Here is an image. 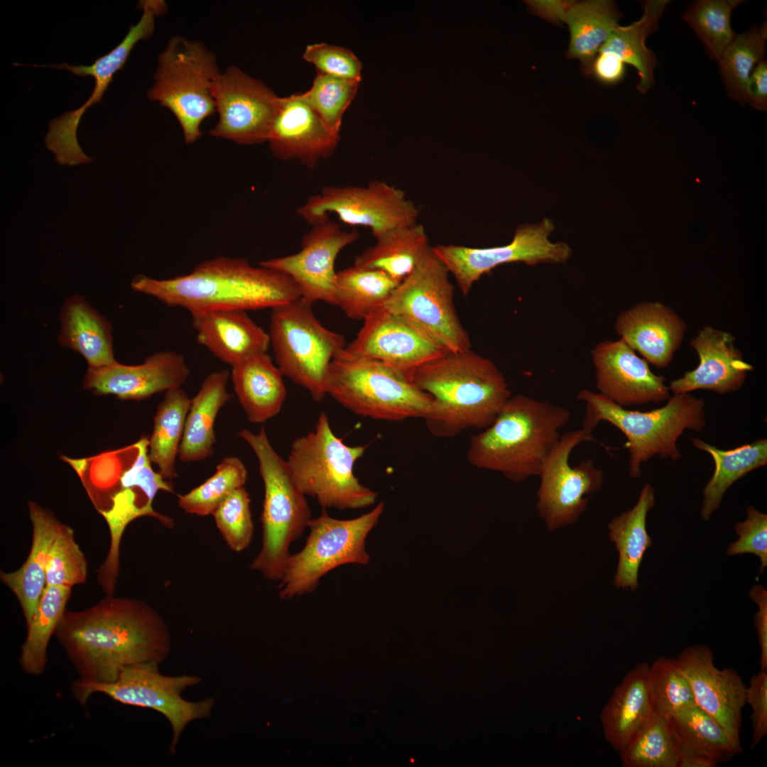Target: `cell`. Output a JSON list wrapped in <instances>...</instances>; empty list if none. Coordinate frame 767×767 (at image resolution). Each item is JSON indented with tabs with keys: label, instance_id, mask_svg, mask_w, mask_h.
Wrapping results in <instances>:
<instances>
[{
	"label": "cell",
	"instance_id": "22",
	"mask_svg": "<svg viewBox=\"0 0 767 767\" xmlns=\"http://www.w3.org/2000/svg\"><path fill=\"white\" fill-rule=\"evenodd\" d=\"M677 660L690 684L695 704L741 744L746 686L740 675L731 668H717L713 651L705 645L685 648Z\"/></svg>",
	"mask_w": 767,
	"mask_h": 767
},
{
	"label": "cell",
	"instance_id": "40",
	"mask_svg": "<svg viewBox=\"0 0 767 767\" xmlns=\"http://www.w3.org/2000/svg\"><path fill=\"white\" fill-rule=\"evenodd\" d=\"M400 283L384 272L353 265L337 272L335 299L352 320H364L381 308Z\"/></svg>",
	"mask_w": 767,
	"mask_h": 767
},
{
	"label": "cell",
	"instance_id": "32",
	"mask_svg": "<svg viewBox=\"0 0 767 767\" xmlns=\"http://www.w3.org/2000/svg\"><path fill=\"white\" fill-rule=\"evenodd\" d=\"M229 376V372L224 369L209 374L191 398L178 454L182 462L201 461L212 455L216 417L232 398L227 391Z\"/></svg>",
	"mask_w": 767,
	"mask_h": 767
},
{
	"label": "cell",
	"instance_id": "2",
	"mask_svg": "<svg viewBox=\"0 0 767 767\" xmlns=\"http://www.w3.org/2000/svg\"><path fill=\"white\" fill-rule=\"evenodd\" d=\"M136 292L190 313L212 310L273 308L301 297L294 281L278 271L252 266L241 258L217 256L191 272L167 279L139 274L131 282Z\"/></svg>",
	"mask_w": 767,
	"mask_h": 767
},
{
	"label": "cell",
	"instance_id": "4",
	"mask_svg": "<svg viewBox=\"0 0 767 767\" xmlns=\"http://www.w3.org/2000/svg\"><path fill=\"white\" fill-rule=\"evenodd\" d=\"M570 418L562 406L523 394L511 396L494 421L471 437L467 460L514 482L538 476Z\"/></svg>",
	"mask_w": 767,
	"mask_h": 767
},
{
	"label": "cell",
	"instance_id": "42",
	"mask_svg": "<svg viewBox=\"0 0 767 767\" xmlns=\"http://www.w3.org/2000/svg\"><path fill=\"white\" fill-rule=\"evenodd\" d=\"M619 754L623 767H677L679 743L670 719L654 712Z\"/></svg>",
	"mask_w": 767,
	"mask_h": 767
},
{
	"label": "cell",
	"instance_id": "53",
	"mask_svg": "<svg viewBox=\"0 0 767 767\" xmlns=\"http://www.w3.org/2000/svg\"><path fill=\"white\" fill-rule=\"evenodd\" d=\"M745 702L752 709L750 716L752 725L751 749L754 748L767 734V670H761L754 675L746 687Z\"/></svg>",
	"mask_w": 767,
	"mask_h": 767
},
{
	"label": "cell",
	"instance_id": "27",
	"mask_svg": "<svg viewBox=\"0 0 767 767\" xmlns=\"http://www.w3.org/2000/svg\"><path fill=\"white\" fill-rule=\"evenodd\" d=\"M190 315L197 342L232 367L268 349L269 334L246 311L212 310Z\"/></svg>",
	"mask_w": 767,
	"mask_h": 767
},
{
	"label": "cell",
	"instance_id": "8",
	"mask_svg": "<svg viewBox=\"0 0 767 767\" xmlns=\"http://www.w3.org/2000/svg\"><path fill=\"white\" fill-rule=\"evenodd\" d=\"M326 394L358 415L386 421L424 419L432 403L406 375L344 349L331 361Z\"/></svg>",
	"mask_w": 767,
	"mask_h": 767
},
{
	"label": "cell",
	"instance_id": "58",
	"mask_svg": "<svg viewBox=\"0 0 767 767\" xmlns=\"http://www.w3.org/2000/svg\"><path fill=\"white\" fill-rule=\"evenodd\" d=\"M718 763L714 759L679 746L677 767H716Z\"/></svg>",
	"mask_w": 767,
	"mask_h": 767
},
{
	"label": "cell",
	"instance_id": "29",
	"mask_svg": "<svg viewBox=\"0 0 767 767\" xmlns=\"http://www.w3.org/2000/svg\"><path fill=\"white\" fill-rule=\"evenodd\" d=\"M33 539L26 562L17 570L0 573L1 581L14 593L26 626L31 621L46 587V567L50 548L62 524L50 510L29 501Z\"/></svg>",
	"mask_w": 767,
	"mask_h": 767
},
{
	"label": "cell",
	"instance_id": "44",
	"mask_svg": "<svg viewBox=\"0 0 767 767\" xmlns=\"http://www.w3.org/2000/svg\"><path fill=\"white\" fill-rule=\"evenodd\" d=\"M99 513L107 523L111 539L106 559L97 571V582L107 595H114L119 572L120 543L129 523L144 516L154 517L167 527H170L173 521L155 511L153 506L139 503L136 496L116 499Z\"/></svg>",
	"mask_w": 767,
	"mask_h": 767
},
{
	"label": "cell",
	"instance_id": "49",
	"mask_svg": "<svg viewBox=\"0 0 767 767\" xmlns=\"http://www.w3.org/2000/svg\"><path fill=\"white\" fill-rule=\"evenodd\" d=\"M87 577L85 557L70 526L62 523L50 548L46 567V586L72 587Z\"/></svg>",
	"mask_w": 767,
	"mask_h": 767
},
{
	"label": "cell",
	"instance_id": "15",
	"mask_svg": "<svg viewBox=\"0 0 767 767\" xmlns=\"http://www.w3.org/2000/svg\"><path fill=\"white\" fill-rule=\"evenodd\" d=\"M592 433L582 428L561 435L542 466L536 508L550 531L576 523L587 506L586 496L604 484V472L592 459L574 466L569 462L575 447L595 441Z\"/></svg>",
	"mask_w": 767,
	"mask_h": 767
},
{
	"label": "cell",
	"instance_id": "48",
	"mask_svg": "<svg viewBox=\"0 0 767 767\" xmlns=\"http://www.w3.org/2000/svg\"><path fill=\"white\" fill-rule=\"evenodd\" d=\"M359 82L317 72L311 87L303 94L324 122L340 133L344 113L354 99Z\"/></svg>",
	"mask_w": 767,
	"mask_h": 767
},
{
	"label": "cell",
	"instance_id": "46",
	"mask_svg": "<svg viewBox=\"0 0 767 767\" xmlns=\"http://www.w3.org/2000/svg\"><path fill=\"white\" fill-rule=\"evenodd\" d=\"M740 0H700L694 2L682 15L703 42L712 59L719 60L736 34L730 25L732 10Z\"/></svg>",
	"mask_w": 767,
	"mask_h": 767
},
{
	"label": "cell",
	"instance_id": "20",
	"mask_svg": "<svg viewBox=\"0 0 767 767\" xmlns=\"http://www.w3.org/2000/svg\"><path fill=\"white\" fill-rule=\"evenodd\" d=\"M345 351L375 360L402 373L410 374L423 364L447 353L409 320L383 306L364 320V325Z\"/></svg>",
	"mask_w": 767,
	"mask_h": 767
},
{
	"label": "cell",
	"instance_id": "25",
	"mask_svg": "<svg viewBox=\"0 0 767 767\" xmlns=\"http://www.w3.org/2000/svg\"><path fill=\"white\" fill-rule=\"evenodd\" d=\"M735 337L729 332L712 326L698 330L690 344L698 355L696 368L672 380L673 393L709 390L726 394L739 390L754 366L744 359L742 352L734 345Z\"/></svg>",
	"mask_w": 767,
	"mask_h": 767
},
{
	"label": "cell",
	"instance_id": "55",
	"mask_svg": "<svg viewBox=\"0 0 767 767\" xmlns=\"http://www.w3.org/2000/svg\"><path fill=\"white\" fill-rule=\"evenodd\" d=\"M746 102L754 108L766 111L767 109V62L761 60L753 69L747 84Z\"/></svg>",
	"mask_w": 767,
	"mask_h": 767
},
{
	"label": "cell",
	"instance_id": "14",
	"mask_svg": "<svg viewBox=\"0 0 767 767\" xmlns=\"http://www.w3.org/2000/svg\"><path fill=\"white\" fill-rule=\"evenodd\" d=\"M295 214L311 226L334 214L343 223L370 228L376 238L388 230L417 224L419 210L403 190L374 180L365 186H325Z\"/></svg>",
	"mask_w": 767,
	"mask_h": 767
},
{
	"label": "cell",
	"instance_id": "47",
	"mask_svg": "<svg viewBox=\"0 0 767 767\" xmlns=\"http://www.w3.org/2000/svg\"><path fill=\"white\" fill-rule=\"evenodd\" d=\"M649 683L656 713L671 718L695 704L690 684L677 659L659 656L649 666Z\"/></svg>",
	"mask_w": 767,
	"mask_h": 767
},
{
	"label": "cell",
	"instance_id": "5",
	"mask_svg": "<svg viewBox=\"0 0 767 767\" xmlns=\"http://www.w3.org/2000/svg\"><path fill=\"white\" fill-rule=\"evenodd\" d=\"M577 398L585 405L583 428L593 433L606 421L624 434L633 479L641 477L642 464L655 455L679 459V437L685 430L700 431L706 423L704 400L690 393H673L663 406L644 412L626 409L588 389L581 390Z\"/></svg>",
	"mask_w": 767,
	"mask_h": 767
},
{
	"label": "cell",
	"instance_id": "26",
	"mask_svg": "<svg viewBox=\"0 0 767 767\" xmlns=\"http://www.w3.org/2000/svg\"><path fill=\"white\" fill-rule=\"evenodd\" d=\"M614 329L648 363L662 369L671 363L681 347L687 325L670 306L646 300L620 312Z\"/></svg>",
	"mask_w": 767,
	"mask_h": 767
},
{
	"label": "cell",
	"instance_id": "39",
	"mask_svg": "<svg viewBox=\"0 0 767 767\" xmlns=\"http://www.w3.org/2000/svg\"><path fill=\"white\" fill-rule=\"evenodd\" d=\"M71 589L65 586L45 587L27 625V635L19 655V664L26 674L38 676L43 673L48 643L66 611Z\"/></svg>",
	"mask_w": 767,
	"mask_h": 767
},
{
	"label": "cell",
	"instance_id": "35",
	"mask_svg": "<svg viewBox=\"0 0 767 767\" xmlns=\"http://www.w3.org/2000/svg\"><path fill=\"white\" fill-rule=\"evenodd\" d=\"M698 449L708 452L714 462V471L703 489L701 516L708 521L719 508L727 489L748 473L767 464V439L762 438L724 450L691 437Z\"/></svg>",
	"mask_w": 767,
	"mask_h": 767
},
{
	"label": "cell",
	"instance_id": "6",
	"mask_svg": "<svg viewBox=\"0 0 767 767\" xmlns=\"http://www.w3.org/2000/svg\"><path fill=\"white\" fill-rule=\"evenodd\" d=\"M239 435L255 453L264 485L262 545L250 569L269 580L280 581L291 543L301 536L312 518L310 508L287 461L275 451L264 428L258 433L244 429Z\"/></svg>",
	"mask_w": 767,
	"mask_h": 767
},
{
	"label": "cell",
	"instance_id": "3",
	"mask_svg": "<svg viewBox=\"0 0 767 767\" xmlns=\"http://www.w3.org/2000/svg\"><path fill=\"white\" fill-rule=\"evenodd\" d=\"M409 379L432 403L423 419L429 432L450 438L470 428L485 429L511 398L502 372L473 351L450 353L416 368Z\"/></svg>",
	"mask_w": 767,
	"mask_h": 767
},
{
	"label": "cell",
	"instance_id": "30",
	"mask_svg": "<svg viewBox=\"0 0 767 767\" xmlns=\"http://www.w3.org/2000/svg\"><path fill=\"white\" fill-rule=\"evenodd\" d=\"M60 346L80 354L88 368L117 361L114 355L112 325L81 295L67 297L59 312Z\"/></svg>",
	"mask_w": 767,
	"mask_h": 767
},
{
	"label": "cell",
	"instance_id": "41",
	"mask_svg": "<svg viewBox=\"0 0 767 767\" xmlns=\"http://www.w3.org/2000/svg\"><path fill=\"white\" fill-rule=\"evenodd\" d=\"M670 719L679 746L708 756L718 764L743 752L741 745L697 704L682 709Z\"/></svg>",
	"mask_w": 767,
	"mask_h": 767
},
{
	"label": "cell",
	"instance_id": "54",
	"mask_svg": "<svg viewBox=\"0 0 767 767\" xmlns=\"http://www.w3.org/2000/svg\"><path fill=\"white\" fill-rule=\"evenodd\" d=\"M749 597L758 606L754 625L761 649V670H767V591L763 586L754 584L749 591Z\"/></svg>",
	"mask_w": 767,
	"mask_h": 767
},
{
	"label": "cell",
	"instance_id": "43",
	"mask_svg": "<svg viewBox=\"0 0 767 767\" xmlns=\"http://www.w3.org/2000/svg\"><path fill=\"white\" fill-rule=\"evenodd\" d=\"M766 33V26L762 25L736 34L718 60L729 96L740 103L746 102L749 76L754 67L764 59Z\"/></svg>",
	"mask_w": 767,
	"mask_h": 767
},
{
	"label": "cell",
	"instance_id": "45",
	"mask_svg": "<svg viewBox=\"0 0 767 767\" xmlns=\"http://www.w3.org/2000/svg\"><path fill=\"white\" fill-rule=\"evenodd\" d=\"M248 472L236 457H227L217 465L215 473L188 493L178 496V505L186 513L212 515L235 489L243 487Z\"/></svg>",
	"mask_w": 767,
	"mask_h": 767
},
{
	"label": "cell",
	"instance_id": "16",
	"mask_svg": "<svg viewBox=\"0 0 767 767\" xmlns=\"http://www.w3.org/2000/svg\"><path fill=\"white\" fill-rule=\"evenodd\" d=\"M553 229V222L544 219L537 224L518 226L512 241L506 245L475 248L438 244L432 249L466 297L475 282L501 265L513 262H523L530 266L538 263L565 262L571 256L572 249L566 243H553L548 240Z\"/></svg>",
	"mask_w": 767,
	"mask_h": 767
},
{
	"label": "cell",
	"instance_id": "10",
	"mask_svg": "<svg viewBox=\"0 0 767 767\" xmlns=\"http://www.w3.org/2000/svg\"><path fill=\"white\" fill-rule=\"evenodd\" d=\"M312 305L300 297L271 308L268 334L283 375L320 401L331 361L347 345L342 334L320 323Z\"/></svg>",
	"mask_w": 767,
	"mask_h": 767
},
{
	"label": "cell",
	"instance_id": "11",
	"mask_svg": "<svg viewBox=\"0 0 767 767\" xmlns=\"http://www.w3.org/2000/svg\"><path fill=\"white\" fill-rule=\"evenodd\" d=\"M381 501L371 511L352 519L330 516L325 509L308 523L309 535L303 549L290 554L279 584V597L289 599L313 592L320 579L347 564L367 565L366 539L384 510Z\"/></svg>",
	"mask_w": 767,
	"mask_h": 767
},
{
	"label": "cell",
	"instance_id": "21",
	"mask_svg": "<svg viewBox=\"0 0 767 767\" xmlns=\"http://www.w3.org/2000/svg\"><path fill=\"white\" fill-rule=\"evenodd\" d=\"M598 393L625 407L666 401L670 396L665 379L624 340H603L592 350Z\"/></svg>",
	"mask_w": 767,
	"mask_h": 767
},
{
	"label": "cell",
	"instance_id": "7",
	"mask_svg": "<svg viewBox=\"0 0 767 767\" xmlns=\"http://www.w3.org/2000/svg\"><path fill=\"white\" fill-rule=\"evenodd\" d=\"M367 447L346 445L322 412L314 430L292 442L286 461L301 491L322 508H362L374 504L378 496L354 474V463Z\"/></svg>",
	"mask_w": 767,
	"mask_h": 767
},
{
	"label": "cell",
	"instance_id": "36",
	"mask_svg": "<svg viewBox=\"0 0 767 767\" xmlns=\"http://www.w3.org/2000/svg\"><path fill=\"white\" fill-rule=\"evenodd\" d=\"M667 0L644 1V13L637 21L626 26H616L599 53H609L624 64L634 67L639 77L637 89L645 94L654 82L655 55L646 46V39L658 29Z\"/></svg>",
	"mask_w": 767,
	"mask_h": 767
},
{
	"label": "cell",
	"instance_id": "23",
	"mask_svg": "<svg viewBox=\"0 0 767 767\" xmlns=\"http://www.w3.org/2000/svg\"><path fill=\"white\" fill-rule=\"evenodd\" d=\"M190 375L182 354L160 351L137 365L118 361L101 367L88 368L83 388L94 394L113 395L120 400L141 401L155 393L180 388Z\"/></svg>",
	"mask_w": 767,
	"mask_h": 767
},
{
	"label": "cell",
	"instance_id": "38",
	"mask_svg": "<svg viewBox=\"0 0 767 767\" xmlns=\"http://www.w3.org/2000/svg\"><path fill=\"white\" fill-rule=\"evenodd\" d=\"M190 403L191 398L181 387L168 390L164 393L153 418L148 457L167 480L177 477L175 461Z\"/></svg>",
	"mask_w": 767,
	"mask_h": 767
},
{
	"label": "cell",
	"instance_id": "28",
	"mask_svg": "<svg viewBox=\"0 0 767 767\" xmlns=\"http://www.w3.org/2000/svg\"><path fill=\"white\" fill-rule=\"evenodd\" d=\"M649 666L642 662L616 687L603 707L600 719L604 737L621 752L654 714L649 683Z\"/></svg>",
	"mask_w": 767,
	"mask_h": 767
},
{
	"label": "cell",
	"instance_id": "31",
	"mask_svg": "<svg viewBox=\"0 0 767 767\" xmlns=\"http://www.w3.org/2000/svg\"><path fill=\"white\" fill-rule=\"evenodd\" d=\"M283 376L267 352L232 367L234 389L250 423H261L279 413L286 397Z\"/></svg>",
	"mask_w": 767,
	"mask_h": 767
},
{
	"label": "cell",
	"instance_id": "13",
	"mask_svg": "<svg viewBox=\"0 0 767 767\" xmlns=\"http://www.w3.org/2000/svg\"><path fill=\"white\" fill-rule=\"evenodd\" d=\"M449 273L430 246L383 307L411 321L447 352H464L471 341L457 314Z\"/></svg>",
	"mask_w": 767,
	"mask_h": 767
},
{
	"label": "cell",
	"instance_id": "1",
	"mask_svg": "<svg viewBox=\"0 0 767 767\" xmlns=\"http://www.w3.org/2000/svg\"><path fill=\"white\" fill-rule=\"evenodd\" d=\"M56 638L80 680L111 682L126 668L161 664L171 647L162 616L143 601L107 595L82 611H66Z\"/></svg>",
	"mask_w": 767,
	"mask_h": 767
},
{
	"label": "cell",
	"instance_id": "34",
	"mask_svg": "<svg viewBox=\"0 0 767 767\" xmlns=\"http://www.w3.org/2000/svg\"><path fill=\"white\" fill-rule=\"evenodd\" d=\"M621 16L615 3L607 0L572 2L568 9L564 18L570 35L566 56L578 59L585 75H591L593 60Z\"/></svg>",
	"mask_w": 767,
	"mask_h": 767
},
{
	"label": "cell",
	"instance_id": "56",
	"mask_svg": "<svg viewBox=\"0 0 767 767\" xmlns=\"http://www.w3.org/2000/svg\"><path fill=\"white\" fill-rule=\"evenodd\" d=\"M625 72L624 63L614 55L599 53L591 67V75L605 84L619 82Z\"/></svg>",
	"mask_w": 767,
	"mask_h": 767
},
{
	"label": "cell",
	"instance_id": "12",
	"mask_svg": "<svg viewBox=\"0 0 767 767\" xmlns=\"http://www.w3.org/2000/svg\"><path fill=\"white\" fill-rule=\"evenodd\" d=\"M159 665L144 663L127 667L111 682L77 679L72 683L71 692L81 705H85L92 694L99 692L124 705L157 711L170 724L169 752L174 754L185 728L195 720L209 717L214 700L212 697L197 702L185 700L183 692L198 685L201 678L192 675H165L161 673Z\"/></svg>",
	"mask_w": 767,
	"mask_h": 767
},
{
	"label": "cell",
	"instance_id": "24",
	"mask_svg": "<svg viewBox=\"0 0 767 767\" xmlns=\"http://www.w3.org/2000/svg\"><path fill=\"white\" fill-rule=\"evenodd\" d=\"M339 140V133L324 122L303 93H296L281 98L267 142L276 158L296 159L312 169L334 152Z\"/></svg>",
	"mask_w": 767,
	"mask_h": 767
},
{
	"label": "cell",
	"instance_id": "57",
	"mask_svg": "<svg viewBox=\"0 0 767 767\" xmlns=\"http://www.w3.org/2000/svg\"><path fill=\"white\" fill-rule=\"evenodd\" d=\"M529 11L555 23L564 22L565 14L572 4L566 1H525Z\"/></svg>",
	"mask_w": 767,
	"mask_h": 767
},
{
	"label": "cell",
	"instance_id": "9",
	"mask_svg": "<svg viewBox=\"0 0 767 767\" xmlns=\"http://www.w3.org/2000/svg\"><path fill=\"white\" fill-rule=\"evenodd\" d=\"M219 72L215 55L205 45L181 36L170 38L158 55L147 97L173 113L187 143L201 136L202 122L216 112L211 83Z\"/></svg>",
	"mask_w": 767,
	"mask_h": 767
},
{
	"label": "cell",
	"instance_id": "33",
	"mask_svg": "<svg viewBox=\"0 0 767 767\" xmlns=\"http://www.w3.org/2000/svg\"><path fill=\"white\" fill-rule=\"evenodd\" d=\"M655 502L654 489L647 483L641 489L636 504L608 524L610 540L614 543L619 552L614 582L616 588L634 591L639 585L640 565L646 550L652 545L646 529V518Z\"/></svg>",
	"mask_w": 767,
	"mask_h": 767
},
{
	"label": "cell",
	"instance_id": "18",
	"mask_svg": "<svg viewBox=\"0 0 767 767\" xmlns=\"http://www.w3.org/2000/svg\"><path fill=\"white\" fill-rule=\"evenodd\" d=\"M155 15L148 11L143 12L138 23L132 25L124 39L110 52L95 60L93 64L71 65L66 62L55 65H32L67 70L80 77L92 76L95 80L94 89L87 100L77 109L64 113L53 119L49 124L45 137V146L61 165H76L89 163L77 139V130L81 117L87 109L100 102L104 93L111 82L114 75L123 68L132 49L141 40L150 38L155 29Z\"/></svg>",
	"mask_w": 767,
	"mask_h": 767
},
{
	"label": "cell",
	"instance_id": "17",
	"mask_svg": "<svg viewBox=\"0 0 767 767\" xmlns=\"http://www.w3.org/2000/svg\"><path fill=\"white\" fill-rule=\"evenodd\" d=\"M211 94L219 118L210 136L243 145L268 141L281 98L272 89L232 65L216 75Z\"/></svg>",
	"mask_w": 767,
	"mask_h": 767
},
{
	"label": "cell",
	"instance_id": "19",
	"mask_svg": "<svg viewBox=\"0 0 767 767\" xmlns=\"http://www.w3.org/2000/svg\"><path fill=\"white\" fill-rule=\"evenodd\" d=\"M359 237L357 230L345 231L328 219L312 226L303 235L298 252L263 260L259 265L291 278L298 286L301 298L308 303L323 301L336 305L335 261L340 251Z\"/></svg>",
	"mask_w": 767,
	"mask_h": 767
},
{
	"label": "cell",
	"instance_id": "52",
	"mask_svg": "<svg viewBox=\"0 0 767 767\" xmlns=\"http://www.w3.org/2000/svg\"><path fill=\"white\" fill-rule=\"evenodd\" d=\"M746 518L735 523L739 538L729 545L726 553L730 556L755 555L760 559V575L767 566V515L751 505L746 508Z\"/></svg>",
	"mask_w": 767,
	"mask_h": 767
},
{
	"label": "cell",
	"instance_id": "50",
	"mask_svg": "<svg viewBox=\"0 0 767 767\" xmlns=\"http://www.w3.org/2000/svg\"><path fill=\"white\" fill-rule=\"evenodd\" d=\"M216 526L229 547L235 552L245 550L254 534L250 498L245 488L235 489L213 513Z\"/></svg>",
	"mask_w": 767,
	"mask_h": 767
},
{
	"label": "cell",
	"instance_id": "51",
	"mask_svg": "<svg viewBox=\"0 0 767 767\" xmlns=\"http://www.w3.org/2000/svg\"><path fill=\"white\" fill-rule=\"evenodd\" d=\"M303 57L315 65L317 72L334 77L360 82L362 64L348 48L314 43L306 46Z\"/></svg>",
	"mask_w": 767,
	"mask_h": 767
},
{
	"label": "cell",
	"instance_id": "37",
	"mask_svg": "<svg viewBox=\"0 0 767 767\" xmlns=\"http://www.w3.org/2000/svg\"><path fill=\"white\" fill-rule=\"evenodd\" d=\"M375 239L374 246L355 256L354 265L381 271L399 283L430 246L426 231L418 223L388 230Z\"/></svg>",
	"mask_w": 767,
	"mask_h": 767
}]
</instances>
